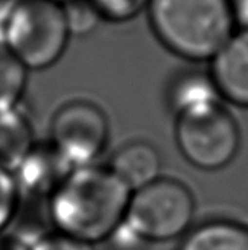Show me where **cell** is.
Returning a JSON list of instances; mask_svg holds the SVG:
<instances>
[{
  "instance_id": "obj_11",
  "label": "cell",
  "mask_w": 248,
  "mask_h": 250,
  "mask_svg": "<svg viewBox=\"0 0 248 250\" xmlns=\"http://www.w3.org/2000/svg\"><path fill=\"white\" fill-rule=\"evenodd\" d=\"M35 142L31 120L19 107L0 113V168L13 174Z\"/></svg>"
},
{
  "instance_id": "obj_6",
  "label": "cell",
  "mask_w": 248,
  "mask_h": 250,
  "mask_svg": "<svg viewBox=\"0 0 248 250\" xmlns=\"http://www.w3.org/2000/svg\"><path fill=\"white\" fill-rule=\"evenodd\" d=\"M108 141V122L94 103L76 100L53 116L50 142L75 170L95 164Z\"/></svg>"
},
{
  "instance_id": "obj_3",
  "label": "cell",
  "mask_w": 248,
  "mask_h": 250,
  "mask_svg": "<svg viewBox=\"0 0 248 250\" xmlns=\"http://www.w3.org/2000/svg\"><path fill=\"white\" fill-rule=\"evenodd\" d=\"M70 31L61 4L53 0H15L3 44L28 69L53 66L64 53Z\"/></svg>"
},
{
  "instance_id": "obj_13",
  "label": "cell",
  "mask_w": 248,
  "mask_h": 250,
  "mask_svg": "<svg viewBox=\"0 0 248 250\" xmlns=\"http://www.w3.org/2000/svg\"><path fill=\"white\" fill-rule=\"evenodd\" d=\"M28 69L0 44V113L19 107L28 82Z\"/></svg>"
},
{
  "instance_id": "obj_7",
  "label": "cell",
  "mask_w": 248,
  "mask_h": 250,
  "mask_svg": "<svg viewBox=\"0 0 248 250\" xmlns=\"http://www.w3.org/2000/svg\"><path fill=\"white\" fill-rule=\"evenodd\" d=\"M73 168L50 141L35 142L13 173L19 196L48 201Z\"/></svg>"
},
{
  "instance_id": "obj_4",
  "label": "cell",
  "mask_w": 248,
  "mask_h": 250,
  "mask_svg": "<svg viewBox=\"0 0 248 250\" xmlns=\"http://www.w3.org/2000/svg\"><path fill=\"white\" fill-rule=\"evenodd\" d=\"M196 201L181 182L159 177L132 193L123 224L143 243L184 237L193 227Z\"/></svg>"
},
{
  "instance_id": "obj_5",
  "label": "cell",
  "mask_w": 248,
  "mask_h": 250,
  "mask_svg": "<svg viewBox=\"0 0 248 250\" xmlns=\"http://www.w3.org/2000/svg\"><path fill=\"white\" fill-rule=\"evenodd\" d=\"M175 139L194 167L215 171L227 167L240 149V130L221 104L177 116Z\"/></svg>"
},
{
  "instance_id": "obj_2",
  "label": "cell",
  "mask_w": 248,
  "mask_h": 250,
  "mask_svg": "<svg viewBox=\"0 0 248 250\" xmlns=\"http://www.w3.org/2000/svg\"><path fill=\"white\" fill-rule=\"evenodd\" d=\"M148 12L162 44L193 62L212 60L234 34L231 0H149Z\"/></svg>"
},
{
  "instance_id": "obj_15",
  "label": "cell",
  "mask_w": 248,
  "mask_h": 250,
  "mask_svg": "<svg viewBox=\"0 0 248 250\" xmlns=\"http://www.w3.org/2000/svg\"><path fill=\"white\" fill-rule=\"evenodd\" d=\"M19 199L20 196L13 174L0 168V236L12 226Z\"/></svg>"
},
{
  "instance_id": "obj_9",
  "label": "cell",
  "mask_w": 248,
  "mask_h": 250,
  "mask_svg": "<svg viewBox=\"0 0 248 250\" xmlns=\"http://www.w3.org/2000/svg\"><path fill=\"white\" fill-rule=\"evenodd\" d=\"M108 168L133 193L161 177L162 161L153 145L134 141L126 144L113 155Z\"/></svg>"
},
{
  "instance_id": "obj_16",
  "label": "cell",
  "mask_w": 248,
  "mask_h": 250,
  "mask_svg": "<svg viewBox=\"0 0 248 250\" xmlns=\"http://www.w3.org/2000/svg\"><path fill=\"white\" fill-rule=\"evenodd\" d=\"M99 18L113 21V22H124L134 18L140 10L148 6L149 0H89Z\"/></svg>"
},
{
  "instance_id": "obj_8",
  "label": "cell",
  "mask_w": 248,
  "mask_h": 250,
  "mask_svg": "<svg viewBox=\"0 0 248 250\" xmlns=\"http://www.w3.org/2000/svg\"><path fill=\"white\" fill-rule=\"evenodd\" d=\"M212 79L221 97L248 108V29H241L212 59Z\"/></svg>"
},
{
  "instance_id": "obj_10",
  "label": "cell",
  "mask_w": 248,
  "mask_h": 250,
  "mask_svg": "<svg viewBox=\"0 0 248 250\" xmlns=\"http://www.w3.org/2000/svg\"><path fill=\"white\" fill-rule=\"evenodd\" d=\"M178 250H248V226L228 218L205 221L189 230Z\"/></svg>"
},
{
  "instance_id": "obj_19",
  "label": "cell",
  "mask_w": 248,
  "mask_h": 250,
  "mask_svg": "<svg viewBox=\"0 0 248 250\" xmlns=\"http://www.w3.org/2000/svg\"><path fill=\"white\" fill-rule=\"evenodd\" d=\"M53 1H56V3H58V4H67V3H70V1H75V0H53Z\"/></svg>"
},
{
  "instance_id": "obj_17",
  "label": "cell",
  "mask_w": 248,
  "mask_h": 250,
  "mask_svg": "<svg viewBox=\"0 0 248 250\" xmlns=\"http://www.w3.org/2000/svg\"><path fill=\"white\" fill-rule=\"evenodd\" d=\"M31 250H95V246L51 230L37 239L31 245Z\"/></svg>"
},
{
  "instance_id": "obj_12",
  "label": "cell",
  "mask_w": 248,
  "mask_h": 250,
  "mask_svg": "<svg viewBox=\"0 0 248 250\" xmlns=\"http://www.w3.org/2000/svg\"><path fill=\"white\" fill-rule=\"evenodd\" d=\"M171 108L177 116L221 104V94L212 76L187 73L180 76L170 92Z\"/></svg>"
},
{
  "instance_id": "obj_14",
  "label": "cell",
  "mask_w": 248,
  "mask_h": 250,
  "mask_svg": "<svg viewBox=\"0 0 248 250\" xmlns=\"http://www.w3.org/2000/svg\"><path fill=\"white\" fill-rule=\"evenodd\" d=\"M63 9L66 13L70 35H83L91 32L101 19L89 0H75L63 4Z\"/></svg>"
},
{
  "instance_id": "obj_1",
  "label": "cell",
  "mask_w": 248,
  "mask_h": 250,
  "mask_svg": "<svg viewBox=\"0 0 248 250\" xmlns=\"http://www.w3.org/2000/svg\"><path fill=\"white\" fill-rule=\"evenodd\" d=\"M130 198V189L108 167L75 168L47 201L51 227L95 246L121 224Z\"/></svg>"
},
{
  "instance_id": "obj_18",
  "label": "cell",
  "mask_w": 248,
  "mask_h": 250,
  "mask_svg": "<svg viewBox=\"0 0 248 250\" xmlns=\"http://www.w3.org/2000/svg\"><path fill=\"white\" fill-rule=\"evenodd\" d=\"M235 23L241 29H248V0H231Z\"/></svg>"
}]
</instances>
